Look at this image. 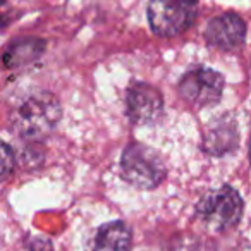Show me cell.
<instances>
[{"mask_svg": "<svg viewBox=\"0 0 251 251\" xmlns=\"http://www.w3.org/2000/svg\"><path fill=\"white\" fill-rule=\"evenodd\" d=\"M122 177L138 189H153L165 179L167 169L157 150L141 143L126 148L121 158Z\"/></svg>", "mask_w": 251, "mask_h": 251, "instance_id": "cell-2", "label": "cell"}, {"mask_svg": "<svg viewBox=\"0 0 251 251\" xmlns=\"http://www.w3.org/2000/svg\"><path fill=\"white\" fill-rule=\"evenodd\" d=\"M198 14V0H150L148 21L158 36L171 38L186 31Z\"/></svg>", "mask_w": 251, "mask_h": 251, "instance_id": "cell-4", "label": "cell"}, {"mask_svg": "<svg viewBox=\"0 0 251 251\" xmlns=\"http://www.w3.org/2000/svg\"><path fill=\"white\" fill-rule=\"evenodd\" d=\"M126 110L133 124H153L164 110L160 91L147 83H133L126 95Z\"/></svg>", "mask_w": 251, "mask_h": 251, "instance_id": "cell-6", "label": "cell"}, {"mask_svg": "<svg viewBox=\"0 0 251 251\" xmlns=\"http://www.w3.org/2000/svg\"><path fill=\"white\" fill-rule=\"evenodd\" d=\"M237 147V127L236 122L229 117L213 121L203 136V150L210 155H226L227 151L236 150Z\"/></svg>", "mask_w": 251, "mask_h": 251, "instance_id": "cell-8", "label": "cell"}, {"mask_svg": "<svg viewBox=\"0 0 251 251\" xmlns=\"http://www.w3.org/2000/svg\"><path fill=\"white\" fill-rule=\"evenodd\" d=\"M11 157H12L11 150H9L7 145H4V155H2V164H4V179L7 177L9 171L12 169V165H11Z\"/></svg>", "mask_w": 251, "mask_h": 251, "instance_id": "cell-11", "label": "cell"}, {"mask_svg": "<svg viewBox=\"0 0 251 251\" xmlns=\"http://www.w3.org/2000/svg\"><path fill=\"white\" fill-rule=\"evenodd\" d=\"M224 91V77L208 67H193L182 76L179 93L196 107L215 105Z\"/></svg>", "mask_w": 251, "mask_h": 251, "instance_id": "cell-5", "label": "cell"}, {"mask_svg": "<svg viewBox=\"0 0 251 251\" xmlns=\"http://www.w3.org/2000/svg\"><path fill=\"white\" fill-rule=\"evenodd\" d=\"M40 42H28L21 43V42H12V47L5 52V64L7 66H18L21 62H26L29 59H35L40 52Z\"/></svg>", "mask_w": 251, "mask_h": 251, "instance_id": "cell-10", "label": "cell"}, {"mask_svg": "<svg viewBox=\"0 0 251 251\" xmlns=\"http://www.w3.org/2000/svg\"><path fill=\"white\" fill-rule=\"evenodd\" d=\"M250 160H251V140H250Z\"/></svg>", "mask_w": 251, "mask_h": 251, "instance_id": "cell-12", "label": "cell"}, {"mask_svg": "<svg viewBox=\"0 0 251 251\" xmlns=\"http://www.w3.org/2000/svg\"><path fill=\"white\" fill-rule=\"evenodd\" d=\"M246 38V25L237 14L217 16L210 19L205 31V40L208 45L220 50H237Z\"/></svg>", "mask_w": 251, "mask_h": 251, "instance_id": "cell-7", "label": "cell"}, {"mask_svg": "<svg viewBox=\"0 0 251 251\" xmlns=\"http://www.w3.org/2000/svg\"><path fill=\"white\" fill-rule=\"evenodd\" d=\"M133 234L124 222H110L97 230L90 251H131Z\"/></svg>", "mask_w": 251, "mask_h": 251, "instance_id": "cell-9", "label": "cell"}, {"mask_svg": "<svg viewBox=\"0 0 251 251\" xmlns=\"http://www.w3.org/2000/svg\"><path fill=\"white\" fill-rule=\"evenodd\" d=\"M196 213L206 227L224 232L237 226L243 215V200L230 186H220L206 193L196 206Z\"/></svg>", "mask_w": 251, "mask_h": 251, "instance_id": "cell-3", "label": "cell"}, {"mask_svg": "<svg viewBox=\"0 0 251 251\" xmlns=\"http://www.w3.org/2000/svg\"><path fill=\"white\" fill-rule=\"evenodd\" d=\"M62 108L53 95L36 93L26 98L14 114V126L28 140H43L59 124Z\"/></svg>", "mask_w": 251, "mask_h": 251, "instance_id": "cell-1", "label": "cell"}]
</instances>
